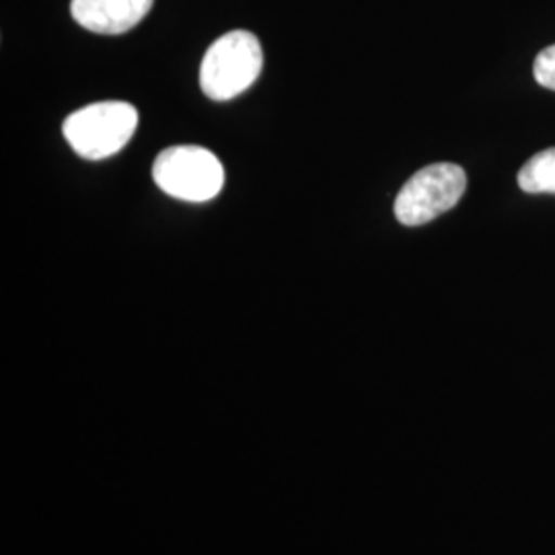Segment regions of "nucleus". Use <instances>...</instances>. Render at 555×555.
Masks as SVG:
<instances>
[{"mask_svg":"<svg viewBox=\"0 0 555 555\" xmlns=\"http://www.w3.org/2000/svg\"><path fill=\"white\" fill-rule=\"evenodd\" d=\"M139 128V112L124 101L85 105L62 124V134L82 159L100 160L119 153Z\"/></svg>","mask_w":555,"mask_h":555,"instance_id":"nucleus-1","label":"nucleus"},{"mask_svg":"<svg viewBox=\"0 0 555 555\" xmlns=\"http://www.w3.org/2000/svg\"><path fill=\"white\" fill-rule=\"evenodd\" d=\"M263 66L259 40L249 31H231L215 41L199 66V87L212 101L235 100L247 91Z\"/></svg>","mask_w":555,"mask_h":555,"instance_id":"nucleus-2","label":"nucleus"},{"mask_svg":"<svg viewBox=\"0 0 555 555\" xmlns=\"http://www.w3.org/2000/svg\"><path fill=\"white\" fill-rule=\"evenodd\" d=\"M153 179L171 198L210 202L224 185V169L215 153L202 146H171L153 165Z\"/></svg>","mask_w":555,"mask_h":555,"instance_id":"nucleus-3","label":"nucleus"},{"mask_svg":"<svg viewBox=\"0 0 555 555\" xmlns=\"http://www.w3.org/2000/svg\"><path fill=\"white\" fill-rule=\"evenodd\" d=\"M467 190V173L455 163H437L420 169L399 190L396 219L405 227H420L453 210Z\"/></svg>","mask_w":555,"mask_h":555,"instance_id":"nucleus-4","label":"nucleus"},{"mask_svg":"<svg viewBox=\"0 0 555 555\" xmlns=\"http://www.w3.org/2000/svg\"><path fill=\"white\" fill-rule=\"evenodd\" d=\"M155 0H73L70 15L80 27L101 34L119 36L137 27Z\"/></svg>","mask_w":555,"mask_h":555,"instance_id":"nucleus-5","label":"nucleus"},{"mask_svg":"<svg viewBox=\"0 0 555 555\" xmlns=\"http://www.w3.org/2000/svg\"><path fill=\"white\" fill-rule=\"evenodd\" d=\"M516 179L527 194H555V149L533 155L520 167Z\"/></svg>","mask_w":555,"mask_h":555,"instance_id":"nucleus-6","label":"nucleus"},{"mask_svg":"<svg viewBox=\"0 0 555 555\" xmlns=\"http://www.w3.org/2000/svg\"><path fill=\"white\" fill-rule=\"evenodd\" d=\"M533 75L541 87L555 91V43L537 54Z\"/></svg>","mask_w":555,"mask_h":555,"instance_id":"nucleus-7","label":"nucleus"}]
</instances>
